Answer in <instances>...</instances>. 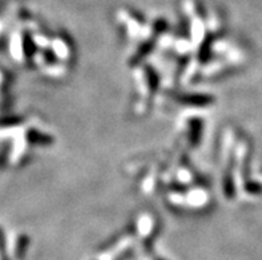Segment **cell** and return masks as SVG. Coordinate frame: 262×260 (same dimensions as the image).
I'll list each match as a JSON object with an SVG mask.
<instances>
[{
  "label": "cell",
  "mask_w": 262,
  "mask_h": 260,
  "mask_svg": "<svg viewBox=\"0 0 262 260\" xmlns=\"http://www.w3.org/2000/svg\"><path fill=\"white\" fill-rule=\"evenodd\" d=\"M157 260H163V259H157Z\"/></svg>",
  "instance_id": "3"
},
{
  "label": "cell",
  "mask_w": 262,
  "mask_h": 260,
  "mask_svg": "<svg viewBox=\"0 0 262 260\" xmlns=\"http://www.w3.org/2000/svg\"><path fill=\"white\" fill-rule=\"evenodd\" d=\"M0 255H2V260H10L6 255V250H4V238L0 232Z\"/></svg>",
  "instance_id": "2"
},
{
  "label": "cell",
  "mask_w": 262,
  "mask_h": 260,
  "mask_svg": "<svg viewBox=\"0 0 262 260\" xmlns=\"http://www.w3.org/2000/svg\"><path fill=\"white\" fill-rule=\"evenodd\" d=\"M27 246H28V239L27 238H20L19 243H17V248H16V256L17 259H23L24 255H26L27 251Z\"/></svg>",
  "instance_id": "1"
}]
</instances>
